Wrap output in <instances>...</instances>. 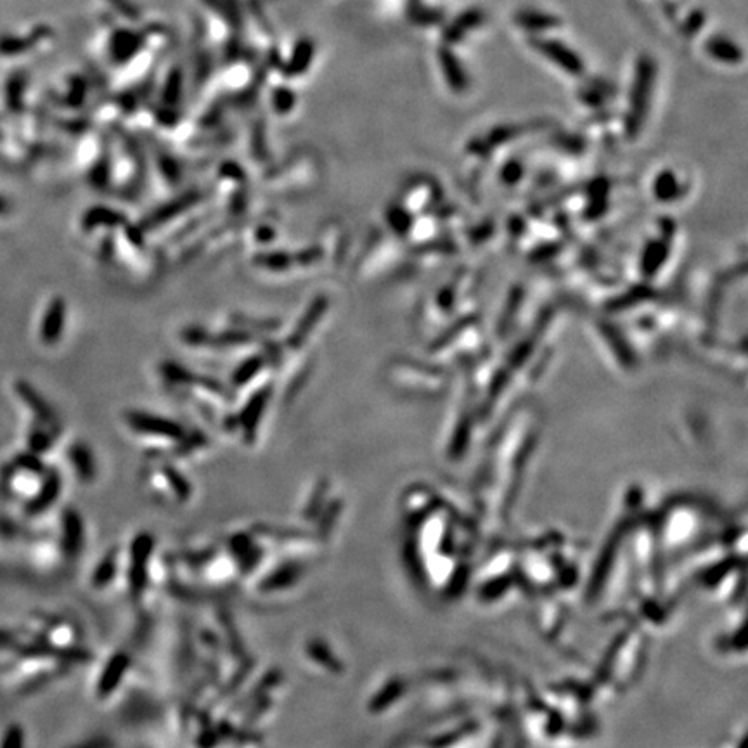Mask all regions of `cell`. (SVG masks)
Wrapping results in <instances>:
<instances>
[{"instance_id":"9c48e42d","label":"cell","mask_w":748,"mask_h":748,"mask_svg":"<svg viewBox=\"0 0 748 748\" xmlns=\"http://www.w3.org/2000/svg\"><path fill=\"white\" fill-rule=\"evenodd\" d=\"M324 309V302H321V300H317V302H314L312 304V307L309 309V314H307V317H304V321L302 323L298 324L297 331H295V335H293V338H291V345L293 347H298L300 343H302V340H304L305 336L309 335L310 329L314 328V324L317 323V319L321 317V312H323Z\"/></svg>"},{"instance_id":"6da1fadb","label":"cell","mask_w":748,"mask_h":748,"mask_svg":"<svg viewBox=\"0 0 748 748\" xmlns=\"http://www.w3.org/2000/svg\"><path fill=\"white\" fill-rule=\"evenodd\" d=\"M529 44L534 51L539 52L542 58L548 59L553 65L558 66L560 70L565 71L572 77H581L586 71V63L584 59L570 47L565 46L563 42L556 39H549V37H541V35H532L529 39Z\"/></svg>"},{"instance_id":"8fae6325","label":"cell","mask_w":748,"mask_h":748,"mask_svg":"<svg viewBox=\"0 0 748 748\" xmlns=\"http://www.w3.org/2000/svg\"><path fill=\"white\" fill-rule=\"evenodd\" d=\"M705 21H707V16H705V13H703V11H700V9H697V11H693V13L688 14V18L684 20L681 32H683L684 37H695V35H697V33L702 30V26L705 25Z\"/></svg>"},{"instance_id":"3957f363","label":"cell","mask_w":748,"mask_h":748,"mask_svg":"<svg viewBox=\"0 0 748 748\" xmlns=\"http://www.w3.org/2000/svg\"><path fill=\"white\" fill-rule=\"evenodd\" d=\"M66 304L63 298H52L40 319L39 338L46 347L58 343L65 331Z\"/></svg>"},{"instance_id":"ba28073f","label":"cell","mask_w":748,"mask_h":748,"mask_svg":"<svg viewBox=\"0 0 748 748\" xmlns=\"http://www.w3.org/2000/svg\"><path fill=\"white\" fill-rule=\"evenodd\" d=\"M130 425L137 428V432L155 433V435H179V426L172 423V421L162 420V418H155V416H149L144 413H134L129 418Z\"/></svg>"},{"instance_id":"7a4b0ae2","label":"cell","mask_w":748,"mask_h":748,"mask_svg":"<svg viewBox=\"0 0 748 748\" xmlns=\"http://www.w3.org/2000/svg\"><path fill=\"white\" fill-rule=\"evenodd\" d=\"M657 77V65L650 56H639L634 68V80L631 89V111L634 122H639L645 115L648 97L652 94L653 84Z\"/></svg>"},{"instance_id":"52a82bcc","label":"cell","mask_w":748,"mask_h":748,"mask_svg":"<svg viewBox=\"0 0 748 748\" xmlns=\"http://www.w3.org/2000/svg\"><path fill=\"white\" fill-rule=\"evenodd\" d=\"M705 52L710 58L724 65H740L743 61V49L733 40L723 35H714L705 42Z\"/></svg>"},{"instance_id":"277c9868","label":"cell","mask_w":748,"mask_h":748,"mask_svg":"<svg viewBox=\"0 0 748 748\" xmlns=\"http://www.w3.org/2000/svg\"><path fill=\"white\" fill-rule=\"evenodd\" d=\"M485 23V13L478 7H471L466 9L463 13L459 14L458 18L445 26L444 32H442V39H444L445 46H451V44H458L461 40L465 39L468 33L477 30L478 26H482Z\"/></svg>"},{"instance_id":"5b68a950","label":"cell","mask_w":748,"mask_h":748,"mask_svg":"<svg viewBox=\"0 0 748 748\" xmlns=\"http://www.w3.org/2000/svg\"><path fill=\"white\" fill-rule=\"evenodd\" d=\"M437 59H439L442 73H444L445 80H447V84H449L452 91H465L466 87H468V77H466L465 68L461 65L458 56L452 52L451 47H439Z\"/></svg>"},{"instance_id":"30bf717a","label":"cell","mask_w":748,"mask_h":748,"mask_svg":"<svg viewBox=\"0 0 748 748\" xmlns=\"http://www.w3.org/2000/svg\"><path fill=\"white\" fill-rule=\"evenodd\" d=\"M409 14H411L414 23H418V25H439L440 21L444 20L442 11L433 9V7L421 6L420 2H416V0H413Z\"/></svg>"},{"instance_id":"7c38bea8","label":"cell","mask_w":748,"mask_h":748,"mask_svg":"<svg viewBox=\"0 0 748 748\" xmlns=\"http://www.w3.org/2000/svg\"><path fill=\"white\" fill-rule=\"evenodd\" d=\"M11 212V203L7 200L6 196L0 194V219L6 217L7 213Z\"/></svg>"},{"instance_id":"8992f818","label":"cell","mask_w":748,"mask_h":748,"mask_svg":"<svg viewBox=\"0 0 748 748\" xmlns=\"http://www.w3.org/2000/svg\"><path fill=\"white\" fill-rule=\"evenodd\" d=\"M515 23L522 30L532 33V35H541V32H548L553 28L561 25V20L555 14L539 11V9H522L515 14Z\"/></svg>"}]
</instances>
